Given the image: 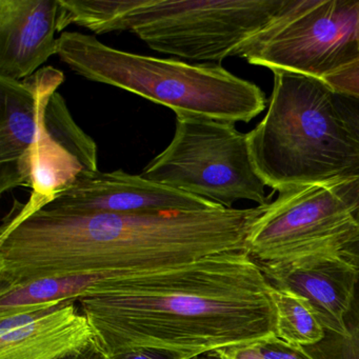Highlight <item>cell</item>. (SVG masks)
Wrapping results in <instances>:
<instances>
[{
	"mask_svg": "<svg viewBox=\"0 0 359 359\" xmlns=\"http://www.w3.org/2000/svg\"><path fill=\"white\" fill-rule=\"evenodd\" d=\"M336 94L359 100V58L323 79Z\"/></svg>",
	"mask_w": 359,
	"mask_h": 359,
	"instance_id": "cell-16",
	"label": "cell"
},
{
	"mask_svg": "<svg viewBox=\"0 0 359 359\" xmlns=\"http://www.w3.org/2000/svg\"><path fill=\"white\" fill-rule=\"evenodd\" d=\"M57 55L79 76L168 107L176 116L249 123L266 107L264 92L220 65L189 64L108 47L93 35L65 32Z\"/></svg>",
	"mask_w": 359,
	"mask_h": 359,
	"instance_id": "cell-4",
	"label": "cell"
},
{
	"mask_svg": "<svg viewBox=\"0 0 359 359\" xmlns=\"http://www.w3.org/2000/svg\"><path fill=\"white\" fill-rule=\"evenodd\" d=\"M60 20V0H0V79H28L57 55Z\"/></svg>",
	"mask_w": 359,
	"mask_h": 359,
	"instance_id": "cell-12",
	"label": "cell"
},
{
	"mask_svg": "<svg viewBox=\"0 0 359 359\" xmlns=\"http://www.w3.org/2000/svg\"><path fill=\"white\" fill-rule=\"evenodd\" d=\"M353 251H354L355 262L359 268V237H357L355 241L354 245H353Z\"/></svg>",
	"mask_w": 359,
	"mask_h": 359,
	"instance_id": "cell-21",
	"label": "cell"
},
{
	"mask_svg": "<svg viewBox=\"0 0 359 359\" xmlns=\"http://www.w3.org/2000/svg\"><path fill=\"white\" fill-rule=\"evenodd\" d=\"M348 329V337H337V350L334 352L333 358L329 359H359V306Z\"/></svg>",
	"mask_w": 359,
	"mask_h": 359,
	"instance_id": "cell-17",
	"label": "cell"
},
{
	"mask_svg": "<svg viewBox=\"0 0 359 359\" xmlns=\"http://www.w3.org/2000/svg\"><path fill=\"white\" fill-rule=\"evenodd\" d=\"M93 329L73 300L0 317V359H62L94 346Z\"/></svg>",
	"mask_w": 359,
	"mask_h": 359,
	"instance_id": "cell-10",
	"label": "cell"
},
{
	"mask_svg": "<svg viewBox=\"0 0 359 359\" xmlns=\"http://www.w3.org/2000/svg\"><path fill=\"white\" fill-rule=\"evenodd\" d=\"M161 355L156 354V353L152 352H138L134 353V354L128 355V356L123 357V359H163Z\"/></svg>",
	"mask_w": 359,
	"mask_h": 359,
	"instance_id": "cell-20",
	"label": "cell"
},
{
	"mask_svg": "<svg viewBox=\"0 0 359 359\" xmlns=\"http://www.w3.org/2000/svg\"><path fill=\"white\" fill-rule=\"evenodd\" d=\"M236 56L323 79L359 58V0H289Z\"/></svg>",
	"mask_w": 359,
	"mask_h": 359,
	"instance_id": "cell-7",
	"label": "cell"
},
{
	"mask_svg": "<svg viewBox=\"0 0 359 359\" xmlns=\"http://www.w3.org/2000/svg\"><path fill=\"white\" fill-rule=\"evenodd\" d=\"M219 207L222 205L123 170L107 173L97 170L79 176L41 210L156 214L208 211Z\"/></svg>",
	"mask_w": 359,
	"mask_h": 359,
	"instance_id": "cell-9",
	"label": "cell"
},
{
	"mask_svg": "<svg viewBox=\"0 0 359 359\" xmlns=\"http://www.w3.org/2000/svg\"><path fill=\"white\" fill-rule=\"evenodd\" d=\"M271 298L277 337L300 346H314L325 338V330L308 300L294 292L273 285Z\"/></svg>",
	"mask_w": 359,
	"mask_h": 359,
	"instance_id": "cell-14",
	"label": "cell"
},
{
	"mask_svg": "<svg viewBox=\"0 0 359 359\" xmlns=\"http://www.w3.org/2000/svg\"><path fill=\"white\" fill-rule=\"evenodd\" d=\"M62 359H106L102 356V353L98 352L95 346L88 348L83 352L77 353V354L71 355V356L65 357Z\"/></svg>",
	"mask_w": 359,
	"mask_h": 359,
	"instance_id": "cell-19",
	"label": "cell"
},
{
	"mask_svg": "<svg viewBox=\"0 0 359 359\" xmlns=\"http://www.w3.org/2000/svg\"><path fill=\"white\" fill-rule=\"evenodd\" d=\"M271 287L248 251L107 278L74 279L73 302L106 359H197L276 336Z\"/></svg>",
	"mask_w": 359,
	"mask_h": 359,
	"instance_id": "cell-1",
	"label": "cell"
},
{
	"mask_svg": "<svg viewBox=\"0 0 359 359\" xmlns=\"http://www.w3.org/2000/svg\"><path fill=\"white\" fill-rule=\"evenodd\" d=\"M140 175L226 208L243 199L259 205L271 199L247 134L226 121L176 116L173 140Z\"/></svg>",
	"mask_w": 359,
	"mask_h": 359,
	"instance_id": "cell-6",
	"label": "cell"
},
{
	"mask_svg": "<svg viewBox=\"0 0 359 359\" xmlns=\"http://www.w3.org/2000/svg\"><path fill=\"white\" fill-rule=\"evenodd\" d=\"M213 356L217 359H262L253 344L217 351L213 353Z\"/></svg>",
	"mask_w": 359,
	"mask_h": 359,
	"instance_id": "cell-18",
	"label": "cell"
},
{
	"mask_svg": "<svg viewBox=\"0 0 359 359\" xmlns=\"http://www.w3.org/2000/svg\"><path fill=\"white\" fill-rule=\"evenodd\" d=\"M358 235V224L337 193L312 184L279 192L254 224L247 251L259 264L339 255Z\"/></svg>",
	"mask_w": 359,
	"mask_h": 359,
	"instance_id": "cell-8",
	"label": "cell"
},
{
	"mask_svg": "<svg viewBox=\"0 0 359 359\" xmlns=\"http://www.w3.org/2000/svg\"><path fill=\"white\" fill-rule=\"evenodd\" d=\"M258 264L273 287L308 300L325 331L348 337L346 317L356 298L359 271L340 254Z\"/></svg>",
	"mask_w": 359,
	"mask_h": 359,
	"instance_id": "cell-11",
	"label": "cell"
},
{
	"mask_svg": "<svg viewBox=\"0 0 359 359\" xmlns=\"http://www.w3.org/2000/svg\"><path fill=\"white\" fill-rule=\"evenodd\" d=\"M289 0H97L95 34L131 31L161 54L220 65L264 30Z\"/></svg>",
	"mask_w": 359,
	"mask_h": 359,
	"instance_id": "cell-5",
	"label": "cell"
},
{
	"mask_svg": "<svg viewBox=\"0 0 359 359\" xmlns=\"http://www.w3.org/2000/svg\"><path fill=\"white\" fill-rule=\"evenodd\" d=\"M268 112L247 134L254 165L274 191L352 180L359 149L336 104L335 92L314 77L274 70Z\"/></svg>",
	"mask_w": 359,
	"mask_h": 359,
	"instance_id": "cell-3",
	"label": "cell"
},
{
	"mask_svg": "<svg viewBox=\"0 0 359 359\" xmlns=\"http://www.w3.org/2000/svg\"><path fill=\"white\" fill-rule=\"evenodd\" d=\"M65 81L62 71L39 69L22 81L0 79V184L18 169L32 146L46 102Z\"/></svg>",
	"mask_w": 359,
	"mask_h": 359,
	"instance_id": "cell-13",
	"label": "cell"
},
{
	"mask_svg": "<svg viewBox=\"0 0 359 359\" xmlns=\"http://www.w3.org/2000/svg\"><path fill=\"white\" fill-rule=\"evenodd\" d=\"M335 100L340 114L356 140L359 149V100L342 94H336ZM331 188L348 205L359 226V169L352 180Z\"/></svg>",
	"mask_w": 359,
	"mask_h": 359,
	"instance_id": "cell-15",
	"label": "cell"
},
{
	"mask_svg": "<svg viewBox=\"0 0 359 359\" xmlns=\"http://www.w3.org/2000/svg\"><path fill=\"white\" fill-rule=\"evenodd\" d=\"M268 205L156 214L39 210L1 226L0 294L46 279L107 278L247 251Z\"/></svg>",
	"mask_w": 359,
	"mask_h": 359,
	"instance_id": "cell-2",
	"label": "cell"
}]
</instances>
